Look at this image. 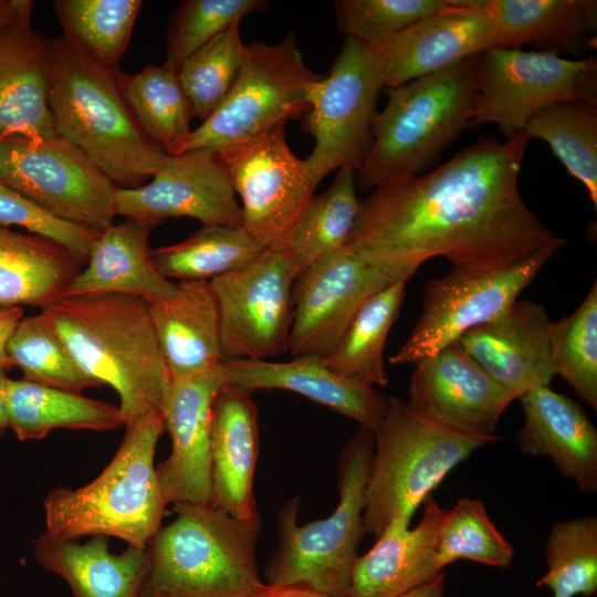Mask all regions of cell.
I'll return each instance as SVG.
<instances>
[{"label":"cell","instance_id":"13","mask_svg":"<svg viewBox=\"0 0 597 597\" xmlns=\"http://www.w3.org/2000/svg\"><path fill=\"white\" fill-rule=\"evenodd\" d=\"M297 270L283 250L210 280L223 360L271 359L287 353Z\"/></svg>","mask_w":597,"mask_h":597},{"label":"cell","instance_id":"30","mask_svg":"<svg viewBox=\"0 0 597 597\" xmlns=\"http://www.w3.org/2000/svg\"><path fill=\"white\" fill-rule=\"evenodd\" d=\"M504 32L506 48L579 56L597 30L595 0H472Z\"/></svg>","mask_w":597,"mask_h":597},{"label":"cell","instance_id":"1","mask_svg":"<svg viewBox=\"0 0 597 597\" xmlns=\"http://www.w3.org/2000/svg\"><path fill=\"white\" fill-rule=\"evenodd\" d=\"M528 137L481 136L426 175L394 177L360 203L344 249L392 280L446 258L451 269L485 275L514 266L566 240L524 202L519 172Z\"/></svg>","mask_w":597,"mask_h":597},{"label":"cell","instance_id":"41","mask_svg":"<svg viewBox=\"0 0 597 597\" xmlns=\"http://www.w3.org/2000/svg\"><path fill=\"white\" fill-rule=\"evenodd\" d=\"M547 570L536 582L553 597H588L597 593V517L561 521L546 540Z\"/></svg>","mask_w":597,"mask_h":597},{"label":"cell","instance_id":"18","mask_svg":"<svg viewBox=\"0 0 597 597\" xmlns=\"http://www.w3.org/2000/svg\"><path fill=\"white\" fill-rule=\"evenodd\" d=\"M228 381L223 364L171 378L165 429L171 439L168 458L156 467L167 504L210 503V431L213 400Z\"/></svg>","mask_w":597,"mask_h":597},{"label":"cell","instance_id":"17","mask_svg":"<svg viewBox=\"0 0 597 597\" xmlns=\"http://www.w3.org/2000/svg\"><path fill=\"white\" fill-rule=\"evenodd\" d=\"M116 214L154 224L192 218L202 224L242 227V211L227 170L213 151L166 155L151 180L117 188Z\"/></svg>","mask_w":597,"mask_h":597},{"label":"cell","instance_id":"43","mask_svg":"<svg viewBox=\"0 0 597 597\" xmlns=\"http://www.w3.org/2000/svg\"><path fill=\"white\" fill-rule=\"evenodd\" d=\"M240 22L231 24L188 56L178 70L193 115L205 121L224 101L243 63Z\"/></svg>","mask_w":597,"mask_h":597},{"label":"cell","instance_id":"23","mask_svg":"<svg viewBox=\"0 0 597 597\" xmlns=\"http://www.w3.org/2000/svg\"><path fill=\"white\" fill-rule=\"evenodd\" d=\"M222 364L228 381L249 392L293 391L355 420L373 433L384 416L387 396L373 385L333 371L321 357H293L289 362L234 359Z\"/></svg>","mask_w":597,"mask_h":597},{"label":"cell","instance_id":"50","mask_svg":"<svg viewBox=\"0 0 597 597\" xmlns=\"http://www.w3.org/2000/svg\"><path fill=\"white\" fill-rule=\"evenodd\" d=\"M8 377L6 370H0V433L9 428L7 384Z\"/></svg>","mask_w":597,"mask_h":597},{"label":"cell","instance_id":"49","mask_svg":"<svg viewBox=\"0 0 597 597\" xmlns=\"http://www.w3.org/2000/svg\"><path fill=\"white\" fill-rule=\"evenodd\" d=\"M444 578L446 575L441 572L398 597H444Z\"/></svg>","mask_w":597,"mask_h":597},{"label":"cell","instance_id":"36","mask_svg":"<svg viewBox=\"0 0 597 597\" xmlns=\"http://www.w3.org/2000/svg\"><path fill=\"white\" fill-rule=\"evenodd\" d=\"M265 250L243 227L202 224L182 241L153 250V260L169 280L210 281L251 263Z\"/></svg>","mask_w":597,"mask_h":597},{"label":"cell","instance_id":"31","mask_svg":"<svg viewBox=\"0 0 597 597\" xmlns=\"http://www.w3.org/2000/svg\"><path fill=\"white\" fill-rule=\"evenodd\" d=\"M83 264L52 240L0 226V306L46 310L65 295Z\"/></svg>","mask_w":597,"mask_h":597},{"label":"cell","instance_id":"46","mask_svg":"<svg viewBox=\"0 0 597 597\" xmlns=\"http://www.w3.org/2000/svg\"><path fill=\"white\" fill-rule=\"evenodd\" d=\"M0 226H18L31 234L56 242L84 264L98 232L64 221L0 181Z\"/></svg>","mask_w":597,"mask_h":597},{"label":"cell","instance_id":"28","mask_svg":"<svg viewBox=\"0 0 597 597\" xmlns=\"http://www.w3.org/2000/svg\"><path fill=\"white\" fill-rule=\"evenodd\" d=\"M151 325L171 378L223 362L217 301L209 281H181L177 293L148 303Z\"/></svg>","mask_w":597,"mask_h":597},{"label":"cell","instance_id":"26","mask_svg":"<svg viewBox=\"0 0 597 597\" xmlns=\"http://www.w3.org/2000/svg\"><path fill=\"white\" fill-rule=\"evenodd\" d=\"M154 228L151 223L127 218L102 231L84 269L64 296L125 294L147 303L172 297L177 283L164 276L153 260L149 235Z\"/></svg>","mask_w":597,"mask_h":597},{"label":"cell","instance_id":"8","mask_svg":"<svg viewBox=\"0 0 597 597\" xmlns=\"http://www.w3.org/2000/svg\"><path fill=\"white\" fill-rule=\"evenodd\" d=\"M374 434V454L365 492L364 531L377 538L398 516L412 519L433 490L476 449L500 436L463 434L431 421L407 401L387 396Z\"/></svg>","mask_w":597,"mask_h":597},{"label":"cell","instance_id":"29","mask_svg":"<svg viewBox=\"0 0 597 597\" xmlns=\"http://www.w3.org/2000/svg\"><path fill=\"white\" fill-rule=\"evenodd\" d=\"M34 556L66 582L73 597H139L148 568L146 548L128 546L114 554L103 535L80 543L44 532L34 542Z\"/></svg>","mask_w":597,"mask_h":597},{"label":"cell","instance_id":"25","mask_svg":"<svg viewBox=\"0 0 597 597\" xmlns=\"http://www.w3.org/2000/svg\"><path fill=\"white\" fill-rule=\"evenodd\" d=\"M258 453L256 405L251 392L227 381L212 405L211 505L237 519L258 515L253 492Z\"/></svg>","mask_w":597,"mask_h":597},{"label":"cell","instance_id":"12","mask_svg":"<svg viewBox=\"0 0 597 597\" xmlns=\"http://www.w3.org/2000/svg\"><path fill=\"white\" fill-rule=\"evenodd\" d=\"M0 181L51 214L98 233L113 224L117 186L55 135L0 137Z\"/></svg>","mask_w":597,"mask_h":597},{"label":"cell","instance_id":"2","mask_svg":"<svg viewBox=\"0 0 597 597\" xmlns=\"http://www.w3.org/2000/svg\"><path fill=\"white\" fill-rule=\"evenodd\" d=\"M41 313L82 371L117 392L125 425L163 413L171 375L146 301L125 294L70 295Z\"/></svg>","mask_w":597,"mask_h":597},{"label":"cell","instance_id":"32","mask_svg":"<svg viewBox=\"0 0 597 597\" xmlns=\"http://www.w3.org/2000/svg\"><path fill=\"white\" fill-rule=\"evenodd\" d=\"M9 428L20 440H40L54 429L106 431L125 425L118 406L25 378L8 379Z\"/></svg>","mask_w":597,"mask_h":597},{"label":"cell","instance_id":"21","mask_svg":"<svg viewBox=\"0 0 597 597\" xmlns=\"http://www.w3.org/2000/svg\"><path fill=\"white\" fill-rule=\"evenodd\" d=\"M553 324L542 304L515 301L496 318L463 334L455 344L515 400L534 388L549 386L555 376Z\"/></svg>","mask_w":597,"mask_h":597},{"label":"cell","instance_id":"37","mask_svg":"<svg viewBox=\"0 0 597 597\" xmlns=\"http://www.w3.org/2000/svg\"><path fill=\"white\" fill-rule=\"evenodd\" d=\"M597 101H568L535 114L523 133L544 140L597 208Z\"/></svg>","mask_w":597,"mask_h":597},{"label":"cell","instance_id":"22","mask_svg":"<svg viewBox=\"0 0 597 597\" xmlns=\"http://www.w3.org/2000/svg\"><path fill=\"white\" fill-rule=\"evenodd\" d=\"M33 1L0 24V137L55 136L49 107V40L33 30Z\"/></svg>","mask_w":597,"mask_h":597},{"label":"cell","instance_id":"16","mask_svg":"<svg viewBox=\"0 0 597 597\" xmlns=\"http://www.w3.org/2000/svg\"><path fill=\"white\" fill-rule=\"evenodd\" d=\"M392 281L344 248L315 262L293 286L287 352L292 357H324L360 307Z\"/></svg>","mask_w":597,"mask_h":597},{"label":"cell","instance_id":"20","mask_svg":"<svg viewBox=\"0 0 597 597\" xmlns=\"http://www.w3.org/2000/svg\"><path fill=\"white\" fill-rule=\"evenodd\" d=\"M450 7L400 31L376 49L385 88L448 67L491 48H506L499 23L472 0Z\"/></svg>","mask_w":597,"mask_h":597},{"label":"cell","instance_id":"27","mask_svg":"<svg viewBox=\"0 0 597 597\" xmlns=\"http://www.w3.org/2000/svg\"><path fill=\"white\" fill-rule=\"evenodd\" d=\"M415 527L395 517L373 547L356 559L347 597H398L442 570L433 559V531L442 507L429 495Z\"/></svg>","mask_w":597,"mask_h":597},{"label":"cell","instance_id":"14","mask_svg":"<svg viewBox=\"0 0 597 597\" xmlns=\"http://www.w3.org/2000/svg\"><path fill=\"white\" fill-rule=\"evenodd\" d=\"M240 198L242 227L265 249H285L317 187L305 160L286 143L284 126L218 155Z\"/></svg>","mask_w":597,"mask_h":597},{"label":"cell","instance_id":"51","mask_svg":"<svg viewBox=\"0 0 597 597\" xmlns=\"http://www.w3.org/2000/svg\"><path fill=\"white\" fill-rule=\"evenodd\" d=\"M23 0H0V24L9 20L21 7Z\"/></svg>","mask_w":597,"mask_h":597},{"label":"cell","instance_id":"34","mask_svg":"<svg viewBox=\"0 0 597 597\" xmlns=\"http://www.w3.org/2000/svg\"><path fill=\"white\" fill-rule=\"evenodd\" d=\"M356 179L355 169H339L333 184L302 211L285 245L297 275L345 247L360 211Z\"/></svg>","mask_w":597,"mask_h":597},{"label":"cell","instance_id":"40","mask_svg":"<svg viewBox=\"0 0 597 597\" xmlns=\"http://www.w3.org/2000/svg\"><path fill=\"white\" fill-rule=\"evenodd\" d=\"M6 352L10 365L19 367L25 379L81 394L100 386L82 371L41 312L23 316L12 332Z\"/></svg>","mask_w":597,"mask_h":597},{"label":"cell","instance_id":"19","mask_svg":"<svg viewBox=\"0 0 597 597\" xmlns=\"http://www.w3.org/2000/svg\"><path fill=\"white\" fill-rule=\"evenodd\" d=\"M409 407L453 431L493 437L511 397L455 343L415 364Z\"/></svg>","mask_w":597,"mask_h":597},{"label":"cell","instance_id":"7","mask_svg":"<svg viewBox=\"0 0 597 597\" xmlns=\"http://www.w3.org/2000/svg\"><path fill=\"white\" fill-rule=\"evenodd\" d=\"M373 454L374 434L359 428L342 449L339 500L327 517L298 524L300 496L281 507L277 546L264 569L266 584L304 585L329 597H347L365 535V492Z\"/></svg>","mask_w":597,"mask_h":597},{"label":"cell","instance_id":"15","mask_svg":"<svg viewBox=\"0 0 597 597\" xmlns=\"http://www.w3.org/2000/svg\"><path fill=\"white\" fill-rule=\"evenodd\" d=\"M556 253L543 250L506 270L468 275L451 269L423 287L422 307L409 337L389 358L416 364L455 343L463 334L504 313Z\"/></svg>","mask_w":597,"mask_h":597},{"label":"cell","instance_id":"6","mask_svg":"<svg viewBox=\"0 0 597 597\" xmlns=\"http://www.w3.org/2000/svg\"><path fill=\"white\" fill-rule=\"evenodd\" d=\"M479 55L386 88L387 104L375 116L371 142L357 171L364 188L419 175L470 126Z\"/></svg>","mask_w":597,"mask_h":597},{"label":"cell","instance_id":"11","mask_svg":"<svg viewBox=\"0 0 597 597\" xmlns=\"http://www.w3.org/2000/svg\"><path fill=\"white\" fill-rule=\"evenodd\" d=\"M383 87L375 46L345 38L303 116L302 128L314 139L313 150L304 160L316 186L334 170L349 167L358 171L371 142Z\"/></svg>","mask_w":597,"mask_h":597},{"label":"cell","instance_id":"39","mask_svg":"<svg viewBox=\"0 0 597 597\" xmlns=\"http://www.w3.org/2000/svg\"><path fill=\"white\" fill-rule=\"evenodd\" d=\"M432 552L440 570L459 559L506 568L514 557L513 545L492 522L483 502L470 498L459 499L451 510L442 509Z\"/></svg>","mask_w":597,"mask_h":597},{"label":"cell","instance_id":"5","mask_svg":"<svg viewBox=\"0 0 597 597\" xmlns=\"http://www.w3.org/2000/svg\"><path fill=\"white\" fill-rule=\"evenodd\" d=\"M125 426L117 451L92 482L49 492L43 501L44 532L75 541L103 535L146 547L167 506L154 463L165 423L163 413L154 411Z\"/></svg>","mask_w":597,"mask_h":597},{"label":"cell","instance_id":"35","mask_svg":"<svg viewBox=\"0 0 597 597\" xmlns=\"http://www.w3.org/2000/svg\"><path fill=\"white\" fill-rule=\"evenodd\" d=\"M125 100L148 138L165 154L184 153L195 116L178 73L165 64L123 74Z\"/></svg>","mask_w":597,"mask_h":597},{"label":"cell","instance_id":"38","mask_svg":"<svg viewBox=\"0 0 597 597\" xmlns=\"http://www.w3.org/2000/svg\"><path fill=\"white\" fill-rule=\"evenodd\" d=\"M140 0H56L63 36L98 63L118 69L126 53Z\"/></svg>","mask_w":597,"mask_h":597},{"label":"cell","instance_id":"33","mask_svg":"<svg viewBox=\"0 0 597 597\" xmlns=\"http://www.w3.org/2000/svg\"><path fill=\"white\" fill-rule=\"evenodd\" d=\"M407 282L392 281L360 307L337 344L322 357L329 369L375 387L388 385L384 350L399 316Z\"/></svg>","mask_w":597,"mask_h":597},{"label":"cell","instance_id":"9","mask_svg":"<svg viewBox=\"0 0 597 597\" xmlns=\"http://www.w3.org/2000/svg\"><path fill=\"white\" fill-rule=\"evenodd\" d=\"M321 75L305 64L295 35L245 46L239 74L218 108L192 129L184 151L217 155L304 116Z\"/></svg>","mask_w":597,"mask_h":597},{"label":"cell","instance_id":"47","mask_svg":"<svg viewBox=\"0 0 597 597\" xmlns=\"http://www.w3.org/2000/svg\"><path fill=\"white\" fill-rule=\"evenodd\" d=\"M23 318V308L0 306V370L11 367L7 357V343L17 324Z\"/></svg>","mask_w":597,"mask_h":597},{"label":"cell","instance_id":"4","mask_svg":"<svg viewBox=\"0 0 597 597\" xmlns=\"http://www.w3.org/2000/svg\"><path fill=\"white\" fill-rule=\"evenodd\" d=\"M146 545L139 597H250L262 584L260 515L237 519L210 503H177Z\"/></svg>","mask_w":597,"mask_h":597},{"label":"cell","instance_id":"42","mask_svg":"<svg viewBox=\"0 0 597 597\" xmlns=\"http://www.w3.org/2000/svg\"><path fill=\"white\" fill-rule=\"evenodd\" d=\"M555 375L597 410V281L570 315L554 322L551 336Z\"/></svg>","mask_w":597,"mask_h":597},{"label":"cell","instance_id":"44","mask_svg":"<svg viewBox=\"0 0 597 597\" xmlns=\"http://www.w3.org/2000/svg\"><path fill=\"white\" fill-rule=\"evenodd\" d=\"M262 0H185L169 18L165 65L178 72L182 62L231 24L262 11Z\"/></svg>","mask_w":597,"mask_h":597},{"label":"cell","instance_id":"3","mask_svg":"<svg viewBox=\"0 0 597 597\" xmlns=\"http://www.w3.org/2000/svg\"><path fill=\"white\" fill-rule=\"evenodd\" d=\"M49 107L55 134L85 154L118 188H136L159 169L165 154L139 126L107 67L65 36L49 40Z\"/></svg>","mask_w":597,"mask_h":597},{"label":"cell","instance_id":"45","mask_svg":"<svg viewBox=\"0 0 597 597\" xmlns=\"http://www.w3.org/2000/svg\"><path fill=\"white\" fill-rule=\"evenodd\" d=\"M450 0H337L336 21L345 38L367 45L386 42L413 23L450 7Z\"/></svg>","mask_w":597,"mask_h":597},{"label":"cell","instance_id":"24","mask_svg":"<svg viewBox=\"0 0 597 597\" xmlns=\"http://www.w3.org/2000/svg\"><path fill=\"white\" fill-rule=\"evenodd\" d=\"M523 425L516 441L523 454L547 457L583 493L597 492V429L583 407L541 386L520 399Z\"/></svg>","mask_w":597,"mask_h":597},{"label":"cell","instance_id":"48","mask_svg":"<svg viewBox=\"0 0 597 597\" xmlns=\"http://www.w3.org/2000/svg\"><path fill=\"white\" fill-rule=\"evenodd\" d=\"M250 597H329L304 585L262 584Z\"/></svg>","mask_w":597,"mask_h":597},{"label":"cell","instance_id":"10","mask_svg":"<svg viewBox=\"0 0 597 597\" xmlns=\"http://www.w3.org/2000/svg\"><path fill=\"white\" fill-rule=\"evenodd\" d=\"M470 127L496 124L510 138L543 108L568 101H597V59L491 48L479 55Z\"/></svg>","mask_w":597,"mask_h":597}]
</instances>
